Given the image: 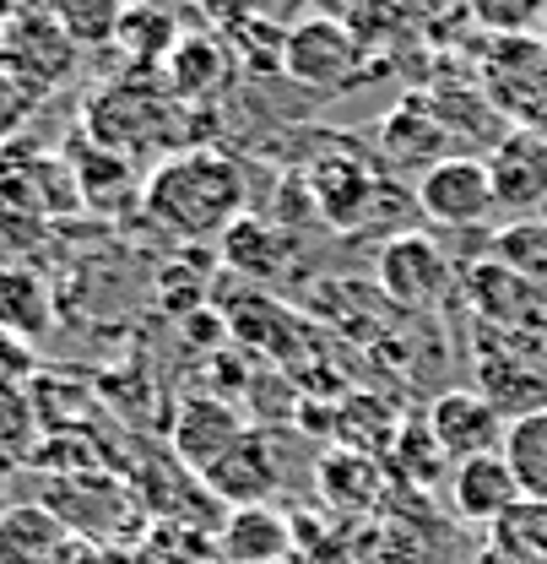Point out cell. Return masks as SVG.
Returning <instances> with one entry per match:
<instances>
[{"mask_svg": "<svg viewBox=\"0 0 547 564\" xmlns=\"http://www.w3.org/2000/svg\"><path fill=\"white\" fill-rule=\"evenodd\" d=\"M417 207L428 212L434 223H450V228H472L488 212L499 207L493 196V169L472 158V152H456L445 163H434L423 180H417Z\"/></svg>", "mask_w": 547, "mask_h": 564, "instance_id": "277c9868", "label": "cell"}, {"mask_svg": "<svg viewBox=\"0 0 547 564\" xmlns=\"http://www.w3.org/2000/svg\"><path fill=\"white\" fill-rule=\"evenodd\" d=\"M168 76H174V93L206 98V93L222 87L228 55H222V44H211V39H179L174 55H168Z\"/></svg>", "mask_w": 547, "mask_h": 564, "instance_id": "e0dca14e", "label": "cell"}, {"mask_svg": "<svg viewBox=\"0 0 547 564\" xmlns=\"http://www.w3.org/2000/svg\"><path fill=\"white\" fill-rule=\"evenodd\" d=\"M309 185H315V207L331 223H358L369 212V196H374V174L352 158V147H342L337 158H320Z\"/></svg>", "mask_w": 547, "mask_h": 564, "instance_id": "7c38bea8", "label": "cell"}, {"mask_svg": "<svg viewBox=\"0 0 547 564\" xmlns=\"http://www.w3.org/2000/svg\"><path fill=\"white\" fill-rule=\"evenodd\" d=\"M504 462H510L521 494L547 505V408L543 413H526V419H515L504 429Z\"/></svg>", "mask_w": 547, "mask_h": 564, "instance_id": "5bb4252c", "label": "cell"}, {"mask_svg": "<svg viewBox=\"0 0 547 564\" xmlns=\"http://www.w3.org/2000/svg\"><path fill=\"white\" fill-rule=\"evenodd\" d=\"M380 152H385L396 169H417V180H423L434 163L456 158V152H450V120H445L434 104L407 98V104H396V109L385 115V126H380Z\"/></svg>", "mask_w": 547, "mask_h": 564, "instance_id": "8992f818", "label": "cell"}, {"mask_svg": "<svg viewBox=\"0 0 547 564\" xmlns=\"http://www.w3.org/2000/svg\"><path fill=\"white\" fill-rule=\"evenodd\" d=\"M467 11L499 39H526L547 22V0H467Z\"/></svg>", "mask_w": 547, "mask_h": 564, "instance_id": "44dd1931", "label": "cell"}, {"mask_svg": "<svg viewBox=\"0 0 547 564\" xmlns=\"http://www.w3.org/2000/svg\"><path fill=\"white\" fill-rule=\"evenodd\" d=\"M28 104H33V93L11 76V70L0 66V137L11 131V126H22V115H28Z\"/></svg>", "mask_w": 547, "mask_h": 564, "instance_id": "603a6c76", "label": "cell"}, {"mask_svg": "<svg viewBox=\"0 0 547 564\" xmlns=\"http://www.w3.org/2000/svg\"><path fill=\"white\" fill-rule=\"evenodd\" d=\"M222 256H228V267H239V272L272 278L276 267H282V256H287V239L276 234V223H266V217H239V223L222 234Z\"/></svg>", "mask_w": 547, "mask_h": 564, "instance_id": "2e32d148", "label": "cell"}, {"mask_svg": "<svg viewBox=\"0 0 547 564\" xmlns=\"http://www.w3.org/2000/svg\"><path fill=\"white\" fill-rule=\"evenodd\" d=\"M50 321H55V310H50L44 278L33 267H0V332L33 343L50 332Z\"/></svg>", "mask_w": 547, "mask_h": 564, "instance_id": "4fadbf2b", "label": "cell"}, {"mask_svg": "<svg viewBox=\"0 0 547 564\" xmlns=\"http://www.w3.org/2000/svg\"><path fill=\"white\" fill-rule=\"evenodd\" d=\"M28 445H33V413L11 386H0V456H22Z\"/></svg>", "mask_w": 547, "mask_h": 564, "instance_id": "7402d4cb", "label": "cell"}, {"mask_svg": "<svg viewBox=\"0 0 547 564\" xmlns=\"http://www.w3.org/2000/svg\"><path fill=\"white\" fill-rule=\"evenodd\" d=\"M493 554L510 564H547V505L521 499L493 521Z\"/></svg>", "mask_w": 547, "mask_h": 564, "instance_id": "9a60e30c", "label": "cell"}, {"mask_svg": "<svg viewBox=\"0 0 547 564\" xmlns=\"http://www.w3.org/2000/svg\"><path fill=\"white\" fill-rule=\"evenodd\" d=\"M467 293H472V304H478L493 326H532V321L543 315V288L526 282L521 272H510V267L493 261V256L467 272Z\"/></svg>", "mask_w": 547, "mask_h": 564, "instance_id": "30bf717a", "label": "cell"}, {"mask_svg": "<svg viewBox=\"0 0 547 564\" xmlns=\"http://www.w3.org/2000/svg\"><path fill=\"white\" fill-rule=\"evenodd\" d=\"M504 429H510V419L482 397L478 386L439 391L434 408H428V440H434V451L450 456V462H472V456L504 451Z\"/></svg>", "mask_w": 547, "mask_h": 564, "instance_id": "3957f363", "label": "cell"}, {"mask_svg": "<svg viewBox=\"0 0 547 564\" xmlns=\"http://www.w3.org/2000/svg\"><path fill=\"white\" fill-rule=\"evenodd\" d=\"M493 196L499 207H543L547 202V131H515L493 152Z\"/></svg>", "mask_w": 547, "mask_h": 564, "instance_id": "9c48e42d", "label": "cell"}, {"mask_svg": "<svg viewBox=\"0 0 547 564\" xmlns=\"http://www.w3.org/2000/svg\"><path fill=\"white\" fill-rule=\"evenodd\" d=\"M287 549V527L282 516H266L261 505L250 510H233V527H228V554L239 564H272Z\"/></svg>", "mask_w": 547, "mask_h": 564, "instance_id": "ac0fdd59", "label": "cell"}, {"mask_svg": "<svg viewBox=\"0 0 547 564\" xmlns=\"http://www.w3.org/2000/svg\"><path fill=\"white\" fill-rule=\"evenodd\" d=\"M206 489L217 494V499H233L239 510H250V505H261L266 494L276 489V456L272 445L261 440V434H244L211 473H206Z\"/></svg>", "mask_w": 547, "mask_h": 564, "instance_id": "8fae6325", "label": "cell"}, {"mask_svg": "<svg viewBox=\"0 0 547 564\" xmlns=\"http://www.w3.org/2000/svg\"><path fill=\"white\" fill-rule=\"evenodd\" d=\"M244 434H250V429L233 413V402H222V397H190V402L179 408V419H174V451L206 478Z\"/></svg>", "mask_w": 547, "mask_h": 564, "instance_id": "52a82bcc", "label": "cell"}, {"mask_svg": "<svg viewBox=\"0 0 547 564\" xmlns=\"http://www.w3.org/2000/svg\"><path fill=\"white\" fill-rule=\"evenodd\" d=\"M380 288H385L396 304H407V310L439 304L445 288H450V261L439 256L434 239L402 234V239H391L385 256H380Z\"/></svg>", "mask_w": 547, "mask_h": 564, "instance_id": "5b68a950", "label": "cell"}, {"mask_svg": "<svg viewBox=\"0 0 547 564\" xmlns=\"http://www.w3.org/2000/svg\"><path fill=\"white\" fill-rule=\"evenodd\" d=\"M493 261H504L510 272H521L526 282L547 288V217L504 228V234L493 239Z\"/></svg>", "mask_w": 547, "mask_h": 564, "instance_id": "ffe728a7", "label": "cell"}, {"mask_svg": "<svg viewBox=\"0 0 547 564\" xmlns=\"http://www.w3.org/2000/svg\"><path fill=\"white\" fill-rule=\"evenodd\" d=\"M141 207L179 239H217L244 217V174L222 152H179L157 163L141 191Z\"/></svg>", "mask_w": 547, "mask_h": 564, "instance_id": "6da1fadb", "label": "cell"}, {"mask_svg": "<svg viewBox=\"0 0 547 564\" xmlns=\"http://www.w3.org/2000/svg\"><path fill=\"white\" fill-rule=\"evenodd\" d=\"M521 499H526V494L515 484L504 451L456 462V473H450V505H456L467 521H488V527H493V521H499L504 510H515Z\"/></svg>", "mask_w": 547, "mask_h": 564, "instance_id": "ba28073f", "label": "cell"}, {"mask_svg": "<svg viewBox=\"0 0 547 564\" xmlns=\"http://www.w3.org/2000/svg\"><path fill=\"white\" fill-rule=\"evenodd\" d=\"M282 70L309 93H342L369 70V44L342 17H304L282 33Z\"/></svg>", "mask_w": 547, "mask_h": 564, "instance_id": "7a4b0ae2", "label": "cell"}, {"mask_svg": "<svg viewBox=\"0 0 547 564\" xmlns=\"http://www.w3.org/2000/svg\"><path fill=\"white\" fill-rule=\"evenodd\" d=\"M114 44H125V55H136V61L152 66V61L174 55L179 33H174V17H168V11L131 6V11H120V22H114Z\"/></svg>", "mask_w": 547, "mask_h": 564, "instance_id": "d6986e66", "label": "cell"}]
</instances>
